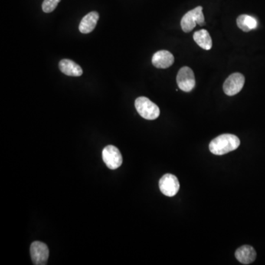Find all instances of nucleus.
Instances as JSON below:
<instances>
[{
	"label": "nucleus",
	"mask_w": 265,
	"mask_h": 265,
	"mask_svg": "<svg viewBox=\"0 0 265 265\" xmlns=\"http://www.w3.org/2000/svg\"><path fill=\"white\" fill-rule=\"evenodd\" d=\"M240 145V140L237 136L226 133L214 138L210 142L209 150L214 155H223L235 151Z\"/></svg>",
	"instance_id": "1"
},
{
	"label": "nucleus",
	"mask_w": 265,
	"mask_h": 265,
	"mask_svg": "<svg viewBox=\"0 0 265 265\" xmlns=\"http://www.w3.org/2000/svg\"><path fill=\"white\" fill-rule=\"evenodd\" d=\"M135 107L138 113L144 119L154 120L159 116V108L145 96H140L136 99Z\"/></svg>",
	"instance_id": "2"
},
{
	"label": "nucleus",
	"mask_w": 265,
	"mask_h": 265,
	"mask_svg": "<svg viewBox=\"0 0 265 265\" xmlns=\"http://www.w3.org/2000/svg\"><path fill=\"white\" fill-rule=\"evenodd\" d=\"M197 24L200 26L205 24V18L201 6H197L194 9L187 12L183 17L181 21V28L185 33L191 32Z\"/></svg>",
	"instance_id": "3"
},
{
	"label": "nucleus",
	"mask_w": 265,
	"mask_h": 265,
	"mask_svg": "<svg viewBox=\"0 0 265 265\" xmlns=\"http://www.w3.org/2000/svg\"><path fill=\"white\" fill-rule=\"evenodd\" d=\"M244 76L240 73H234L230 75L223 84V91L227 96H234L241 92L244 86Z\"/></svg>",
	"instance_id": "4"
},
{
	"label": "nucleus",
	"mask_w": 265,
	"mask_h": 265,
	"mask_svg": "<svg viewBox=\"0 0 265 265\" xmlns=\"http://www.w3.org/2000/svg\"><path fill=\"white\" fill-rule=\"evenodd\" d=\"M49 254L50 251L47 245L38 241L32 243L30 246V255L34 265H46L48 260Z\"/></svg>",
	"instance_id": "5"
},
{
	"label": "nucleus",
	"mask_w": 265,
	"mask_h": 265,
	"mask_svg": "<svg viewBox=\"0 0 265 265\" xmlns=\"http://www.w3.org/2000/svg\"><path fill=\"white\" fill-rule=\"evenodd\" d=\"M159 189L164 195L173 197L179 191L180 184L178 178L172 174H165L160 179Z\"/></svg>",
	"instance_id": "6"
},
{
	"label": "nucleus",
	"mask_w": 265,
	"mask_h": 265,
	"mask_svg": "<svg viewBox=\"0 0 265 265\" xmlns=\"http://www.w3.org/2000/svg\"><path fill=\"white\" fill-rule=\"evenodd\" d=\"M177 83L181 90L189 92L195 86V77L192 70L188 66H184L178 72Z\"/></svg>",
	"instance_id": "7"
},
{
	"label": "nucleus",
	"mask_w": 265,
	"mask_h": 265,
	"mask_svg": "<svg viewBox=\"0 0 265 265\" xmlns=\"http://www.w3.org/2000/svg\"><path fill=\"white\" fill-rule=\"evenodd\" d=\"M103 159L111 170L117 169L122 164V154L119 149L113 145H109L103 149Z\"/></svg>",
	"instance_id": "8"
},
{
	"label": "nucleus",
	"mask_w": 265,
	"mask_h": 265,
	"mask_svg": "<svg viewBox=\"0 0 265 265\" xmlns=\"http://www.w3.org/2000/svg\"><path fill=\"white\" fill-rule=\"evenodd\" d=\"M175 61L173 55L168 50H160L152 56V63L158 69L169 68Z\"/></svg>",
	"instance_id": "9"
},
{
	"label": "nucleus",
	"mask_w": 265,
	"mask_h": 265,
	"mask_svg": "<svg viewBox=\"0 0 265 265\" xmlns=\"http://www.w3.org/2000/svg\"><path fill=\"white\" fill-rule=\"evenodd\" d=\"M59 69L63 74L72 77H80L83 74L81 67L70 59H63L60 60L59 62Z\"/></svg>",
	"instance_id": "10"
},
{
	"label": "nucleus",
	"mask_w": 265,
	"mask_h": 265,
	"mask_svg": "<svg viewBox=\"0 0 265 265\" xmlns=\"http://www.w3.org/2000/svg\"><path fill=\"white\" fill-rule=\"evenodd\" d=\"M235 257L240 263L250 265L256 260V252L252 246L246 245L236 250Z\"/></svg>",
	"instance_id": "11"
},
{
	"label": "nucleus",
	"mask_w": 265,
	"mask_h": 265,
	"mask_svg": "<svg viewBox=\"0 0 265 265\" xmlns=\"http://www.w3.org/2000/svg\"><path fill=\"white\" fill-rule=\"evenodd\" d=\"M98 19H99V14L96 11H92L85 16L79 25L80 33L87 34L93 31L97 24Z\"/></svg>",
	"instance_id": "12"
},
{
	"label": "nucleus",
	"mask_w": 265,
	"mask_h": 265,
	"mask_svg": "<svg viewBox=\"0 0 265 265\" xmlns=\"http://www.w3.org/2000/svg\"><path fill=\"white\" fill-rule=\"evenodd\" d=\"M194 41L199 47L206 50H211L212 47V40L210 34L207 30H201L196 31L193 35Z\"/></svg>",
	"instance_id": "13"
},
{
	"label": "nucleus",
	"mask_w": 265,
	"mask_h": 265,
	"mask_svg": "<svg viewBox=\"0 0 265 265\" xmlns=\"http://www.w3.org/2000/svg\"><path fill=\"white\" fill-rule=\"evenodd\" d=\"M237 24L239 28L243 31L249 32L251 30H254L257 27L258 22L256 19L246 14L240 15L237 18Z\"/></svg>",
	"instance_id": "14"
},
{
	"label": "nucleus",
	"mask_w": 265,
	"mask_h": 265,
	"mask_svg": "<svg viewBox=\"0 0 265 265\" xmlns=\"http://www.w3.org/2000/svg\"><path fill=\"white\" fill-rule=\"evenodd\" d=\"M60 0H44L42 4V10L44 13H51L57 8Z\"/></svg>",
	"instance_id": "15"
}]
</instances>
